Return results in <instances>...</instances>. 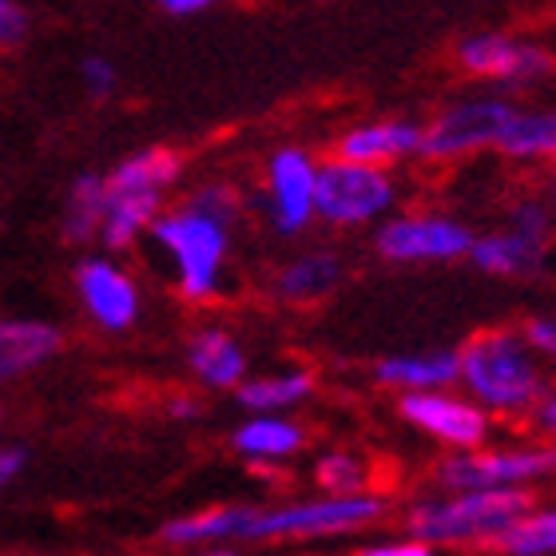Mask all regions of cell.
Masks as SVG:
<instances>
[{
  "instance_id": "cell-1",
  "label": "cell",
  "mask_w": 556,
  "mask_h": 556,
  "mask_svg": "<svg viewBox=\"0 0 556 556\" xmlns=\"http://www.w3.org/2000/svg\"><path fill=\"white\" fill-rule=\"evenodd\" d=\"M457 386L489 417H529L548 390V366L525 342L521 330H477L457 350Z\"/></svg>"
},
{
  "instance_id": "cell-2",
  "label": "cell",
  "mask_w": 556,
  "mask_h": 556,
  "mask_svg": "<svg viewBox=\"0 0 556 556\" xmlns=\"http://www.w3.org/2000/svg\"><path fill=\"white\" fill-rule=\"evenodd\" d=\"M533 489H457L417 497L406 509L409 536L426 545H493L533 509Z\"/></svg>"
},
{
  "instance_id": "cell-3",
  "label": "cell",
  "mask_w": 556,
  "mask_h": 556,
  "mask_svg": "<svg viewBox=\"0 0 556 556\" xmlns=\"http://www.w3.org/2000/svg\"><path fill=\"white\" fill-rule=\"evenodd\" d=\"M390 513L378 493H350V497L290 501L278 509H247L239 517V541H314V536H342L370 529Z\"/></svg>"
},
{
  "instance_id": "cell-4",
  "label": "cell",
  "mask_w": 556,
  "mask_h": 556,
  "mask_svg": "<svg viewBox=\"0 0 556 556\" xmlns=\"http://www.w3.org/2000/svg\"><path fill=\"white\" fill-rule=\"evenodd\" d=\"M231 227L235 223L211 215V211L184 203V207L155 215L148 231L155 235V243L175 258V275H179V290L191 302H203L219 290L223 263H227V247H231Z\"/></svg>"
},
{
  "instance_id": "cell-5",
  "label": "cell",
  "mask_w": 556,
  "mask_h": 556,
  "mask_svg": "<svg viewBox=\"0 0 556 556\" xmlns=\"http://www.w3.org/2000/svg\"><path fill=\"white\" fill-rule=\"evenodd\" d=\"M397 203V179L390 167L354 163L342 155L318 163L314 172V219L330 227H370Z\"/></svg>"
},
{
  "instance_id": "cell-6",
  "label": "cell",
  "mask_w": 556,
  "mask_h": 556,
  "mask_svg": "<svg viewBox=\"0 0 556 556\" xmlns=\"http://www.w3.org/2000/svg\"><path fill=\"white\" fill-rule=\"evenodd\" d=\"M556 477V441H536L521 450H462L441 457L433 485L441 493L457 489H533L536 481Z\"/></svg>"
},
{
  "instance_id": "cell-7",
  "label": "cell",
  "mask_w": 556,
  "mask_h": 556,
  "mask_svg": "<svg viewBox=\"0 0 556 556\" xmlns=\"http://www.w3.org/2000/svg\"><path fill=\"white\" fill-rule=\"evenodd\" d=\"M374 247L386 263L397 267L457 263L469 255L473 231L445 211H409V215H386L374 231Z\"/></svg>"
},
{
  "instance_id": "cell-8",
  "label": "cell",
  "mask_w": 556,
  "mask_h": 556,
  "mask_svg": "<svg viewBox=\"0 0 556 556\" xmlns=\"http://www.w3.org/2000/svg\"><path fill=\"white\" fill-rule=\"evenodd\" d=\"M513 108L505 96H469L457 104L441 108L438 116L421 128V143H417V160L426 163H453L477 151H489L497 143L505 119L513 116Z\"/></svg>"
},
{
  "instance_id": "cell-9",
  "label": "cell",
  "mask_w": 556,
  "mask_h": 556,
  "mask_svg": "<svg viewBox=\"0 0 556 556\" xmlns=\"http://www.w3.org/2000/svg\"><path fill=\"white\" fill-rule=\"evenodd\" d=\"M397 414L402 421L426 433L429 441H438L445 450H481L489 441L493 417L477 406L473 397L457 394V390H421V394H402L397 397Z\"/></svg>"
},
{
  "instance_id": "cell-10",
  "label": "cell",
  "mask_w": 556,
  "mask_h": 556,
  "mask_svg": "<svg viewBox=\"0 0 556 556\" xmlns=\"http://www.w3.org/2000/svg\"><path fill=\"white\" fill-rule=\"evenodd\" d=\"M453 60L465 76L493 80L505 88H533L556 72V60L541 45H525L505 33H473L462 36L453 48Z\"/></svg>"
},
{
  "instance_id": "cell-11",
  "label": "cell",
  "mask_w": 556,
  "mask_h": 556,
  "mask_svg": "<svg viewBox=\"0 0 556 556\" xmlns=\"http://www.w3.org/2000/svg\"><path fill=\"white\" fill-rule=\"evenodd\" d=\"M318 160L302 148H278L267 163V219L278 235H302L314 223Z\"/></svg>"
},
{
  "instance_id": "cell-12",
  "label": "cell",
  "mask_w": 556,
  "mask_h": 556,
  "mask_svg": "<svg viewBox=\"0 0 556 556\" xmlns=\"http://www.w3.org/2000/svg\"><path fill=\"white\" fill-rule=\"evenodd\" d=\"M76 290H80L84 306L104 330H128L139 318V290L128 278V270H119L108 258H88L76 270Z\"/></svg>"
},
{
  "instance_id": "cell-13",
  "label": "cell",
  "mask_w": 556,
  "mask_h": 556,
  "mask_svg": "<svg viewBox=\"0 0 556 556\" xmlns=\"http://www.w3.org/2000/svg\"><path fill=\"white\" fill-rule=\"evenodd\" d=\"M417 143H421V124H414V119H374V124H358V128L342 131L334 155L390 167V163L414 160Z\"/></svg>"
},
{
  "instance_id": "cell-14",
  "label": "cell",
  "mask_w": 556,
  "mask_h": 556,
  "mask_svg": "<svg viewBox=\"0 0 556 556\" xmlns=\"http://www.w3.org/2000/svg\"><path fill=\"white\" fill-rule=\"evenodd\" d=\"M60 346H64V334H60L56 326L33 323V318L0 323V386L16 382L21 374L45 366L48 358H56Z\"/></svg>"
},
{
  "instance_id": "cell-15",
  "label": "cell",
  "mask_w": 556,
  "mask_h": 556,
  "mask_svg": "<svg viewBox=\"0 0 556 556\" xmlns=\"http://www.w3.org/2000/svg\"><path fill=\"white\" fill-rule=\"evenodd\" d=\"M374 378L397 394L421 390H450L457 386V350H429V354H394L374 366Z\"/></svg>"
},
{
  "instance_id": "cell-16",
  "label": "cell",
  "mask_w": 556,
  "mask_h": 556,
  "mask_svg": "<svg viewBox=\"0 0 556 556\" xmlns=\"http://www.w3.org/2000/svg\"><path fill=\"white\" fill-rule=\"evenodd\" d=\"M342 278H346V267L334 251H311V255H299L278 270L275 294L287 306H314V302L330 299L342 287Z\"/></svg>"
},
{
  "instance_id": "cell-17",
  "label": "cell",
  "mask_w": 556,
  "mask_h": 556,
  "mask_svg": "<svg viewBox=\"0 0 556 556\" xmlns=\"http://www.w3.org/2000/svg\"><path fill=\"white\" fill-rule=\"evenodd\" d=\"M469 263H473L481 275L493 278H525L536 275L541 263H545V247L525 239V235L501 227V231L473 235V247H469Z\"/></svg>"
},
{
  "instance_id": "cell-18",
  "label": "cell",
  "mask_w": 556,
  "mask_h": 556,
  "mask_svg": "<svg viewBox=\"0 0 556 556\" xmlns=\"http://www.w3.org/2000/svg\"><path fill=\"white\" fill-rule=\"evenodd\" d=\"M493 151H501L513 163H556V112L513 108Z\"/></svg>"
},
{
  "instance_id": "cell-19",
  "label": "cell",
  "mask_w": 556,
  "mask_h": 556,
  "mask_svg": "<svg viewBox=\"0 0 556 556\" xmlns=\"http://www.w3.org/2000/svg\"><path fill=\"white\" fill-rule=\"evenodd\" d=\"M187 366L207 390H235L247 378V354L227 330H199L187 346Z\"/></svg>"
},
{
  "instance_id": "cell-20",
  "label": "cell",
  "mask_w": 556,
  "mask_h": 556,
  "mask_svg": "<svg viewBox=\"0 0 556 556\" xmlns=\"http://www.w3.org/2000/svg\"><path fill=\"white\" fill-rule=\"evenodd\" d=\"M231 445L243 453L247 462H287L306 445V429L282 414H251L243 426L235 429Z\"/></svg>"
},
{
  "instance_id": "cell-21",
  "label": "cell",
  "mask_w": 556,
  "mask_h": 556,
  "mask_svg": "<svg viewBox=\"0 0 556 556\" xmlns=\"http://www.w3.org/2000/svg\"><path fill=\"white\" fill-rule=\"evenodd\" d=\"M184 172V160H179V151L172 148H148L124 160L116 172L108 175L104 187L108 191H139V195H163L167 187L179 179Z\"/></svg>"
},
{
  "instance_id": "cell-22",
  "label": "cell",
  "mask_w": 556,
  "mask_h": 556,
  "mask_svg": "<svg viewBox=\"0 0 556 556\" xmlns=\"http://www.w3.org/2000/svg\"><path fill=\"white\" fill-rule=\"evenodd\" d=\"M239 406L251 414H282L290 406H302L314 394V374L311 370H282L267 378H243L235 386Z\"/></svg>"
},
{
  "instance_id": "cell-23",
  "label": "cell",
  "mask_w": 556,
  "mask_h": 556,
  "mask_svg": "<svg viewBox=\"0 0 556 556\" xmlns=\"http://www.w3.org/2000/svg\"><path fill=\"white\" fill-rule=\"evenodd\" d=\"M104 175H80L64 203V239L68 243H92L100 239L104 223Z\"/></svg>"
},
{
  "instance_id": "cell-24",
  "label": "cell",
  "mask_w": 556,
  "mask_h": 556,
  "mask_svg": "<svg viewBox=\"0 0 556 556\" xmlns=\"http://www.w3.org/2000/svg\"><path fill=\"white\" fill-rule=\"evenodd\" d=\"M314 481L326 497H350V493H366V481H370V469L366 462H358L354 453H323L318 465H314Z\"/></svg>"
},
{
  "instance_id": "cell-25",
  "label": "cell",
  "mask_w": 556,
  "mask_h": 556,
  "mask_svg": "<svg viewBox=\"0 0 556 556\" xmlns=\"http://www.w3.org/2000/svg\"><path fill=\"white\" fill-rule=\"evenodd\" d=\"M505 227L525 235V239H533V243H541L548 251V243H553V235H556V215H553V207H548V199L525 195L505 211Z\"/></svg>"
},
{
  "instance_id": "cell-26",
  "label": "cell",
  "mask_w": 556,
  "mask_h": 556,
  "mask_svg": "<svg viewBox=\"0 0 556 556\" xmlns=\"http://www.w3.org/2000/svg\"><path fill=\"white\" fill-rule=\"evenodd\" d=\"M525 342L536 350V358L545 366H556V314H533L521 323Z\"/></svg>"
},
{
  "instance_id": "cell-27",
  "label": "cell",
  "mask_w": 556,
  "mask_h": 556,
  "mask_svg": "<svg viewBox=\"0 0 556 556\" xmlns=\"http://www.w3.org/2000/svg\"><path fill=\"white\" fill-rule=\"evenodd\" d=\"M187 203H195V207L211 211V215H219V219L235 223L239 219V211H243V203H239V195H235L227 184H207V187H199L195 195L187 199Z\"/></svg>"
},
{
  "instance_id": "cell-28",
  "label": "cell",
  "mask_w": 556,
  "mask_h": 556,
  "mask_svg": "<svg viewBox=\"0 0 556 556\" xmlns=\"http://www.w3.org/2000/svg\"><path fill=\"white\" fill-rule=\"evenodd\" d=\"M24 33H28V16L16 0H0V48L21 45Z\"/></svg>"
},
{
  "instance_id": "cell-29",
  "label": "cell",
  "mask_w": 556,
  "mask_h": 556,
  "mask_svg": "<svg viewBox=\"0 0 556 556\" xmlns=\"http://www.w3.org/2000/svg\"><path fill=\"white\" fill-rule=\"evenodd\" d=\"M354 556H438L433 545L417 541V536H406V541H382V545H366Z\"/></svg>"
},
{
  "instance_id": "cell-30",
  "label": "cell",
  "mask_w": 556,
  "mask_h": 556,
  "mask_svg": "<svg viewBox=\"0 0 556 556\" xmlns=\"http://www.w3.org/2000/svg\"><path fill=\"white\" fill-rule=\"evenodd\" d=\"M80 72H84V84L92 88V96H108L116 88V68H112L104 56H88Z\"/></svg>"
},
{
  "instance_id": "cell-31",
  "label": "cell",
  "mask_w": 556,
  "mask_h": 556,
  "mask_svg": "<svg viewBox=\"0 0 556 556\" xmlns=\"http://www.w3.org/2000/svg\"><path fill=\"white\" fill-rule=\"evenodd\" d=\"M529 421L536 426V433L545 441H556V386H548L545 397L536 402V409L529 414Z\"/></svg>"
},
{
  "instance_id": "cell-32",
  "label": "cell",
  "mask_w": 556,
  "mask_h": 556,
  "mask_svg": "<svg viewBox=\"0 0 556 556\" xmlns=\"http://www.w3.org/2000/svg\"><path fill=\"white\" fill-rule=\"evenodd\" d=\"M24 469V450H16V445H4L0 450V489L9 485V481H16Z\"/></svg>"
},
{
  "instance_id": "cell-33",
  "label": "cell",
  "mask_w": 556,
  "mask_h": 556,
  "mask_svg": "<svg viewBox=\"0 0 556 556\" xmlns=\"http://www.w3.org/2000/svg\"><path fill=\"white\" fill-rule=\"evenodd\" d=\"M215 0H160L163 12H172V16H195V12L211 9Z\"/></svg>"
},
{
  "instance_id": "cell-34",
  "label": "cell",
  "mask_w": 556,
  "mask_h": 556,
  "mask_svg": "<svg viewBox=\"0 0 556 556\" xmlns=\"http://www.w3.org/2000/svg\"><path fill=\"white\" fill-rule=\"evenodd\" d=\"M548 207H553V215H556V163H553V172H548Z\"/></svg>"
},
{
  "instance_id": "cell-35",
  "label": "cell",
  "mask_w": 556,
  "mask_h": 556,
  "mask_svg": "<svg viewBox=\"0 0 556 556\" xmlns=\"http://www.w3.org/2000/svg\"><path fill=\"white\" fill-rule=\"evenodd\" d=\"M195 556H239V553H231V548H223V545H211V548H203V553H195Z\"/></svg>"
}]
</instances>
